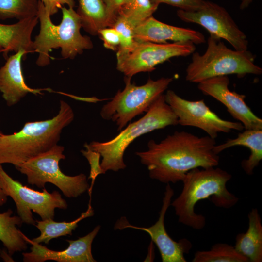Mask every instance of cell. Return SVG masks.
I'll use <instances>...</instances> for the list:
<instances>
[{
  "instance_id": "cell-1",
  "label": "cell",
  "mask_w": 262,
  "mask_h": 262,
  "mask_svg": "<svg viewBox=\"0 0 262 262\" xmlns=\"http://www.w3.org/2000/svg\"><path fill=\"white\" fill-rule=\"evenodd\" d=\"M215 139L199 137L185 131H176L159 143L150 140L148 149L136 152L152 179L164 183L181 181L186 174L196 168L218 165L219 157L213 147Z\"/></svg>"
},
{
  "instance_id": "cell-2",
  "label": "cell",
  "mask_w": 262,
  "mask_h": 262,
  "mask_svg": "<svg viewBox=\"0 0 262 262\" xmlns=\"http://www.w3.org/2000/svg\"><path fill=\"white\" fill-rule=\"evenodd\" d=\"M231 175L220 168H196L188 172L182 180L183 187L178 197L171 203L179 222L194 229H202L205 217L195 212L199 201L209 199L217 207L229 208L238 198L227 188Z\"/></svg>"
},
{
  "instance_id": "cell-3",
  "label": "cell",
  "mask_w": 262,
  "mask_h": 262,
  "mask_svg": "<svg viewBox=\"0 0 262 262\" xmlns=\"http://www.w3.org/2000/svg\"><path fill=\"white\" fill-rule=\"evenodd\" d=\"M70 105L60 100L58 114L45 120L28 122L16 132L0 136V164L16 168L57 145L63 129L74 120Z\"/></svg>"
},
{
  "instance_id": "cell-4",
  "label": "cell",
  "mask_w": 262,
  "mask_h": 262,
  "mask_svg": "<svg viewBox=\"0 0 262 262\" xmlns=\"http://www.w3.org/2000/svg\"><path fill=\"white\" fill-rule=\"evenodd\" d=\"M61 9V22L55 25L51 21L49 12L38 0L37 17L40 31L33 41V49L34 52L38 53L36 63L39 66L50 64L49 53L52 49L60 48L63 58L72 59L93 47L91 39L81 34V19L74 8L63 6Z\"/></svg>"
},
{
  "instance_id": "cell-5",
  "label": "cell",
  "mask_w": 262,
  "mask_h": 262,
  "mask_svg": "<svg viewBox=\"0 0 262 262\" xmlns=\"http://www.w3.org/2000/svg\"><path fill=\"white\" fill-rule=\"evenodd\" d=\"M177 124V117L162 94L143 117L129 124L114 138L107 142L85 143L84 146L100 154L102 158L100 164L105 172H116L126 168L123 159L125 151L136 138L156 130Z\"/></svg>"
},
{
  "instance_id": "cell-6",
  "label": "cell",
  "mask_w": 262,
  "mask_h": 262,
  "mask_svg": "<svg viewBox=\"0 0 262 262\" xmlns=\"http://www.w3.org/2000/svg\"><path fill=\"white\" fill-rule=\"evenodd\" d=\"M207 48L201 55L192 53V61L186 69L187 81L199 83L204 80L230 74L243 77L247 74L260 75L261 67L254 63L253 54L248 50L228 48L221 39L210 36Z\"/></svg>"
},
{
  "instance_id": "cell-7",
  "label": "cell",
  "mask_w": 262,
  "mask_h": 262,
  "mask_svg": "<svg viewBox=\"0 0 262 262\" xmlns=\"http://www.w3.org/2000/svg\"><path fill=\"white\" fill-rule=\"evenodd\" d=\"M173 78L149 79L142 85L131 82V78L125 77V87L119 90L100 111L102 118L111 120L120 131L135 117L147 112L152 104L167 88Z\"/></svg>"
},
{
  "instance_id": "cell-8",
  "label": "cell",
  "mask_w": 262,
  "mask_h": 262,
  "mask_svg": "<svg viewBox=\"0 0 262 262\" xmlns=\"http://www.w3.org/2000/svg\"><path fill=\"white\" fill-rule=\"evenodd\" d=\"M64 151V147L57 144L16 168L26 176L29 184L43 188L46 183H51L66 197L76 198L88 190L89 185L84 174L70 176L62 172L59 163L66 159Z\"/></svg>"
},
{
  "instance_id": "cell-9",
  "label": "cell",
  "mask_w": 262,
  "mask_h": 262,
  "mask_svg": "<svg viewBox=\"0 0 262 262\" xmlns=\"http://www.w3.org/2000/svg\"><path fill=\"white\" fill-rule=\"evenodd\" d=\"M0 186L5 194L15 202L23 223L35 225L32 211L45 220L53 219L55 208L65 210L68 207L58 191L49 193L44 187L42 192H39L23 185L10 177L0 164Z\"/></svg>"
},
{
  "instance_id": "cell-10",
  "label": "cell",
  "mask_w": 262,
  "mask_h": 262,
  "mask_svg": "<svg viewBox=\"0 0 262 262\" xmlns=\"http://www.w3.org/2000/svg\"><path fill=\"white\" fill-rule=\"evenodd\" d=\"M195 50V45L190 42H137L129 52L116 54V68L125 77L131 78L138 73L152 72L156 66L171 58L187 56Z\"/></svg>"
},
{
  "instance_id": "cell-11",
  "label": "cell",
  "mask_w": 262,
  "mask_h": 262,
  "mask_svg": "<svg viewBox=\"0 0 262 262\" xmlns=\"http://www.w3.org/2000/svg\"><path fill=\"white\" fill-rule=\"evenodd\" d=\"M164 98L177 116L178 124L199 128L213 139H215L221 132L229 133L232 130L242 131L244 129L240 122L221 118L203 99L188 100L171 90L166 92Z\"/></svg>"
},
{
  "instance_id": "cell-12",
  "label": "cell",
  "mask_w": 262,
  "mask_h": 262,
  "mask_svg": "<svg viewBox=\"0 0 262 262\" xmlns=\"http://www.w3.org/2000/svg\"><path fill=\"white\" fill-rule=\"evenodd\" d=\"M177 14L185 22L201 26L208 31L210 36L225 40L234 49L248 50V41L246 35L227 11L218 4L204 0L202 6L196 10L179 9Z\"/></svg>"
},
{
  "instance_id": "cell-13",
  "label": "cell",
  "mask_w": 262,
  "mask_h": 262,
  "mask_svg": "<svg viewBox=\"0 0 262 262\" xmlns=\"http://www.w3.org/2000/svg\"><path fill=\"white\" fill-rule=\"evenodd\" d=\"M173 195L174 190L167 183L159 219L152 226L147 228L135 226L125 222L122 218L117 222L115 229H122L129 228L144 231L149 235L152 242L157 246L163 262H186L184 254L188 253L191 249V242L186 238L178 242L173 240L167 233L164 226L165 215Z\"/></svg>"
},
{
  "instance_id": "cell-14",
  "label": "cell",
  "mask_w": 262,
  "mask_h": 262,
  "mask_svg": "<svg viewBox=\"0 0 262 262\" xmlns=\"http://www.w3.org/2000/svg\"><path fill=\"white\" fill-rule=\"evenodd\" d=\"M228 76L211 78L198 83L204 94L223 104L228 112L241 123L245 130H262V119L257 116L245 102L246 96L229 90Z\"/></svg>"
},
{
  "instance_id": "cell-15",
  "label": "cell",
  "mask_w": 262,
  "mask_h": 262,
  "mask_svg": "<svg viewBox=\"0 0 262 262\" xmlns=\"http://www.w3.org/2000/svg\"><path fill=\"white\" fill-rule=\"evenodd\" d=\"M100 229L96 226L84 236L76 240H67L69 246L62 251H54L46 246L33 242L24 236L27 242L32 245L30 252H23V261L25 262H43L53 260L58 262H96L92 251V244Z\"/></svg>"
},
{
  "instance_id": "cell-16",
  "label": "cell",
  "mask_w": 262,
  "mask_h": 262,
  "mask_svg": "<svg viewBox=\"0 0 262 262\" xmlns=\"http://www.w3.org/2000/svg\"><path fill=\"white\" fill-rule=\"evenodd\" d=\"M134 36L136 42L166 43L171 41L198 45L206 41L204 35L199 31L165 24L152 16L134 29Z\"/></svg>"
},
{
  "instance_id": "cell-17",
  "label": "cell",
  "mask_w": 262,
  "mask_h": 262,
  "mask_svg": "<svg viewBox=\"0 0 262 262\" xmlns=\"http://www.w3.org/2000/svg\"><path fill=\"white\" fill-rule=\"evenodd\" d=\"M27 53L21 50L7 58L4 65L0 68V92L6 104L13 106L28 93L42 95V91L50 89H33L26 83L21 66L22 59Z\"/></svg>"
},
{
  "instance_id": "cell-18",
  "label": "cell",
  "mask_w": 262,
  "mask_h": 262,
  "mask_svg": "<svg viewBox=\"0 0 262 262\" xmlns=\"http://www.w3.org/2000/svg\"><path fill=\"white\" fill-rule=\"evenodd\" d=\"M38 21L36 16L13 24L0 23V45L4 50V56H7L9 51L16 53L23 50L27 54L34 52L31 35Z\"/></svg>"
},
{
  "instance_id": "cell-19",
  "label": "cell",
  "mask_w": 262,
  "mask_h": 262,
  "mask_svg": "<svg viewBox=\"0 0 262 262\" xmlns=\"http://www.w3.org/2000/svg\"><path fill=\"white\" fill-rule=\"evenodd\" d=\"M237 146H244L250 150L248 159L243 160L241 164L247 175H252L254 169L262 160V130H245L237 137L229 138L222 144L215 145L213 150L218 155L223 150Z\"/></svg>"
},
{
  "instance_id": "cell-20",
  "label": "cell",
  "mask_w": 262,
  "mask_h": 262,
  "mask_svg": "<svg viewBox=\"0 0 262 262\" xmlns=\"http://www.w3.org/2000/svg\"><path fill=\"white\" fill-rule=\"evenodd\" d=\"M248 228L236 237L235 249L251 262H262V225L257 208L248 214Z\"/></svg>"
},
{
  "instance_id": "cell-21",
  "label": "cell",
  "mask_w": 262,
  "mask_h": 262,
  "mask_svg": "<svg viewBox=\"0 0 262 262\" xmlns=\"http://www.w3.org/2000/svg\"><path fill=\"white\" fill-rule=\"evenodd\" d=\"M12 214L10 209L0 213V241L10 255L27 248L24 235L17 228L23 222L18 216Z\"/></svg>"
},
{
  "instance_id": "cell-22",
  "label": "cell",
  "mask_w": 262,
  "mask_h": 262,
  "mask_svg": "<svg viewBox=\"0 0 262 262\" xmlns=\"http://www.w3.org/2000/svg\"><path fill=\"white\" fill-rule=\"evenodd\" d=\"M94 213L93 209L91 205L90 198L87 210L73 221L56 222L51 218L37 220L35 226L39 230L40 235L32 240L38 244L44 243L48 244L52 239L72 235V231L78 227V224L80 221L87 217L92 216Z\"/></svg>"
},
{
  "instance_id": "cell-23",
  "label": "cell",
  "mask_w": 262,
  "mask_h": 262,
  "mask_svg": "<svg viewBox=\"0 0 262 262\" xmlns=\"http://www.w3.org/2000/svg\"><path fill=\"white\" fill-rule=\"evenodd\" d=\"M77 10L82 27L90 34L98 35V31L108 27L107 17L103 0H78Z\"/></svg>"
},
{
  "instance_id": "cell-24",
  "label": "cell",
  "mask_w": 262,
  "mask_h": 262,
  "mask_svg": "<svg viewBox=\"0 0 262 262\" xmlns=\"http://www.w3.org/2000/svg\"><path fill=\"white\" fill-rule=\"evenodd\" d=\"M159 5L154 0H127L117 15L125 17L135 29L152 16Z\"/></svg>"
},
{
  "instance_id": "cell-25",
  "label": "cell",
  "mask_w": 262,
  "mask_h": 262,
  "mask_svg": "<svg viewBox=\"0 0 262 262\" xmlns=\"http://www.w3.org/2000/svg\"><path fill=\"white\" fill-rule=\"evenodd\" d=\"M193 262H249L234 246L225 243H217L207 251H198L194 254Z\"/></svg>"
},
{
  "instance_id": "cell-26",
  "label": "cell",
  "mask_w": 262,
  "mask_h": 262,
  "mask_svg": "<svg viewBox=\"0 0 262 262\" xmlns=\"http://www.w3.org/2000/svg\"><path fill=\"white\" fill-rule=\"evenodd\" d=\"M38 0H0V19L18 21L37 16Z\"/></svg>"
},
{
  "instance_id": "cell-27",
  "label": "cell",
  "mask_w": 262,
  "mask_h": 262,
  "mask_svg": "<svg viewBox=\"0 0 262 262\" xmlns=\"http://www.w3.org/2000/svg\"><path fill=\"white\" fill-rule=\"evenodd\" d=\"M119 34L121 43L116 54L127 53L135 45L134 36V28L123 16L118 15L112 27Z\"/></svg>"
},
{
  "instance_id": "cell-28",
  "label": "cell",
  "mask_w": 262,
  "mask_h": 262,
  "mask_svg": "<svg viewBox=\"0 0 262 262\" xmlns=\"http://www.w3.org/2000/svg\"><path fill=\"white\" fill-rule=\"evenodd\" d=\"M85 148V150H82L81 152L83 156L87 159L90 166V172L88 179H91V185L88 190L91 198L93 186L97 177L100 174H105V172L100 164V154L98 152L88 148Z\"/></svg>"
},
{
  "instance_id": "cell-29",
  "label": "cell",
  "mask_w": 262,
  "mask_h": 262,
  "mask_svg": "<svg viewBox=\"0 0 262 262\" xmlns=\"http://www.w3.org/2000/svg\"><path fill=\"white\" fill-rule=\"evenodd\" d=\"M98 35L103 42L105 48L114 51H117L121 43L118 32L113 27H107L100 29Z\"/></svg>"
},
{
  "instance_id": "cell-30",
  "label": "cell",
  "mask_w": 262,
  "mask_h": 262,
  "mask_svg": "<svg viewBox=\"0 0 262 262\" xmlns=\"http://www.w3.org/2000/svg\"><path fill=\"white\" fill-rule=\"evenodd\" d=\"M158 4L165 3L185 11H195L203 5L204 0H154Z\"/></svg>"
},
{
  "instance_id": "cell-31",
  "label": "cell",
  "mask_w": 262,
  "mask_h": 262,
  "mask_svg": "<svg viewBox=\"0 0 262 262\" xmlns=\"http://www.w3.org/2000/svg\"><path fill=\"white\" fill-rule=\"evenodd\" d=\"M127 0H103L107 17L108 27H112L120 7Z\"/></svg>"
},
{
  "instance_id": "cell-32",
  "label": "cell",
  "mask_w": 262,
  "mask_h": 262,
  "mask_svg": "<svg viewBox=\"0 0 262 262\" xmlns=\"http://www.w3.org/2000/svg\"><path fill=\"white\" fill-rule=\"evenodd\" d=\"M41 1L50 16L56 14L59 9L67 5L68 7L74 8L75 5V0H38Z\"/></svg>"
},
{
  "instance_id": "cell-33",
  "label": "cell",
  "mask_w": 262,
  "mask_h": 262,
  "mask_svg": "<svg viewBox=\"0 0 262 262\" xmlns=\"http://www.w3.org/2000/svg\"><path fill=\"white\" fill-rule=\"evenodd\" d=\"M7 197L0 186V206L3 205L6 203Z\"/></svg>"
},
{
  "instance_id": "cell-34",
  "label": "cell",
  "mask_w": 262,
  "mask_h": 262,
  "mask_svg": "<svg viewBox=\"0 0 262 262\" xmlns=\"http://www.w3.org/2000/svg\"><path fill=\"white\" fill-rule=\"evenodd\" d=\"M253 1V0H241L240 8L244 9L247 8Z\"/></svg>"
},
{
  "instance_id": "cell-35",
  "label": "cell",
  "mask_w": 262,
  "mask_h": 262,
  "mask_svg": "<svg viewBox=\"0 0 262 262\" xmlns=\"http://www.w3.org/2000/svg\"><path fill=\"white\" fill-rule=\"evenodd\" d=\"M4 49L2 48V47L0 45V53H4Z\"/></svg>"
},
{
  "instance_id": "cell-36",
  "label": "cell",
  "mask_w": 262,
  "mask_h": 262,
  "mask_svg": "<svg viewBox=\"0 0 262 262\" xmlns=\"http://www.w3.org/2000/svg\"><path fill=\"white\" fill-rule=\"evenodd\" d=\"M3 133L0 131V136Z\"/></svg>"
}]
</instances>
